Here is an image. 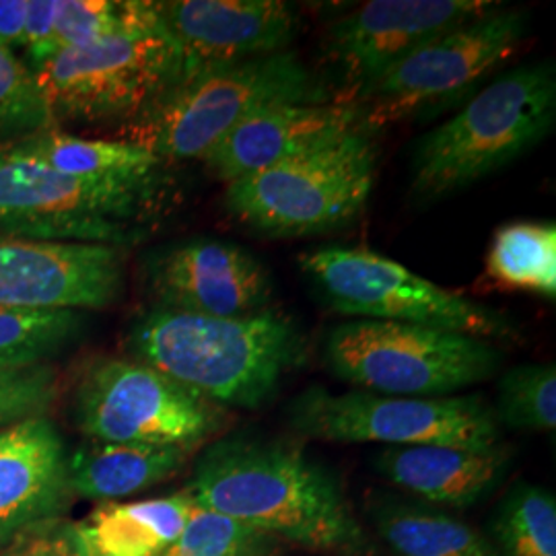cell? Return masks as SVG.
Here are the masks:
<instances>
[{
    "label": "cell",
    "mask_w": 556,
    "mask_h": 556,
    "mask_svg": "<svg viewBox=\"0 0 556 556\" xmlns=\"http://www.w3.org/2000/svg\"><path fill=\"white\" fill-rule=\"evenodd\" d=\"M186 491L197 507L275 540L332 556H374L337 475L301 447L258 435L208 443Z\"/></svg>",
    "instance_id": "cell-1"
},
{
    "label": "cell",
    "mask_w": 556,
    "mask_h": 556,
    "mask_svg": "<svg viewBox=\"0 0 556 556\" xmlns=\"http://www.w3.org/2000/svg\"><path fill=\"white\" fill-rule=\"evenodd\" d=\"M128 349L135 361L220 408L256 410L303 361L305 338L293 319L275 309L213 318L157 305L137 319Z\"/></svg>",
    "instance_id": "cell-2"
},
{
    "label": "cell",
    "mask_w": 556,
    "mask_h": 556,
    "mask_svg": "<svg viewBox=\"0 0 556 556\" xmlns=\"http://www.w3.org/2000/svg\"><path fill=\"white\" fill-rule=\"evenodd\" d=\"M318 75L293 50L241 60L181 79L139 118L119 126V139L161 163L204 160L243 119L289 103H326Z\"/></svg>",
    "instance_id": "cell-3"
},
{
    "label": "cell",
    "mask_w": 556,
    "mask_h": 556,
    "mask_svg": "<svg viewBox=\"0 0 556 556\" xmlns=\"http://www.w3.org/2000/svg\"><path fill=\"white\" fill-rule=\"evenodd\" d=\"M555 62L519 66L484 87L418 142L410 190L435 200L514 163L555 128Z\"/></svg>",
    "instance_id": "cell-4"
},
{
    "label": "cell",
    "mask_w": 556,
    "mask_h": 556,
    "mask_svg": "<svg viewBox=\"0 0 556 556\" xmlns=\"http://www.w3.org/2000/svg\"><path fill=\"white\" fill-rule=\"evenodd\" d=\"M31 75L52 128L126 126L181 79V54L155 15L139 27L59 52Z\"/></svg>",
    "instance_id": "cell-5"
},
{
    "label": "cell",
    "mask_w": 556,
    "mask_h": 556,
    "mask_svg": "<svg viewBox=\"0 0 556 556\" xmlns=\"http://www.w3.org/2000/svg\"><path fill=\"white\" fill-rule=\"evenodd\" d=\"M334 378L386 396H454L493 378L503 363L486 340L418 324L353 319L324 344Z\"/></svg>",
    "instance_id": "cell-6"
},
{
    "label": "cell",
    "mask_w": 556,
    "mask_h": 556,
    "mask_svg": "<svg viewBox=\"0 0 556 556\" xmlns=\"http://www.w3.org/2000/svg\"><path fill=\"white\" fill-rule=\"evenodd\" d=\"M378 153L371 135L346 137L227 184L233 217L273 238L332 231L355 219L376 184Z\"/></svg>",
    "instance_id": "cell-7"
},
{
    "label": "cell",
    "mask_w": 556,
    "mask_h": 556,
    "mask_svg": "<svg viewBox=\"0 0 556 556\" xmlns=\"http://www.w3.org/2000/svg\"><path fill=\"white\" fill-rule=\"evenodd\" d=\"M299 266L342 316L431 326L486 342L519 338V326L507 314L452 293L369 248L326 245L301 254Z\"/></svg>",
    "instance_id": "cell-8"
},
{
    "label": "cell",
    "mask_w": 556,
    "mask_h": 556,
    "mask_svg": "<svg viewBox=\"0 0 556 556\" xmlns=\"http://www.w3.org/2000/svg\"><path fill=\"white\" fill-rule=\"evenodd\" d=\"M287 415L295 433L328 443L462 450H491L501 443L497 415L478 394L406 397L365 390L334 394L312 386L291 400Z\"/></svg>",
    "instance_id": "cell-9"
},
{
    "label": "cell",
    "mask_w": 556,
    "mask_h": 556,
    "mask_svg": "<svg viewBox=\"0 0 556 556\" xmlns=\"http://www.w3.org/2000/svg\"><path fill=\"white\" fill-rule=\"evenodd\" d=\"M80 433L91 441L197 452L227 427L219 404L135 358H98L73 397Z\"/></svg>",
    "instance_id": "cell-10"
},
{
    "label": "cell",
    "mask_w": 556,
    "mask_h": 556,
    "mask_svg": "<svg viewBox=\"0 0 556 556\" xmlns=\"http://www.w3.org/2000/svg\"><path fill=\"white\" fill-rule=\"evenodd\" d=\"M153 179L60 174L0 144V233L41 241L118 245L135 239Z\"/></svg>",
    "instance_id": "cell-11"
},
{
    "label": "cell",
    "mask_w": 556,
    "mask_h": 556,
    "mask_svg": "<svg viewBox=\"0 0 556 556\" xmlns=\"http://www.w3.org/2000/svg\"><path fill=\"white\" fill-rule=\"evenodd\" d=\"M523 34L526 15L497 7L420 43L353 98L361 112V130L371 135L466 91L514 56Z\"/></svg>",
    "instance_id": "cell-12"
},
{
    "label": "cell",
    "mask_w": 556,
    "mask_h": 556,
    "mask_svg": "<svg viewBox=\"0 0 556 556\" xmlns=\"http://www.w3.org/2000/svg\"><path fill=\"white\" fill-rule=\"evenodd\" d=\"M124 289L118 245L41 241L0 233V307L105 309Z\"/></svg>",
    "instance_id": "cell-13"
},
{
    "label": "cell",
    "mask_w": 556,
    "mask_h": 556,
    "mask_svg": "<svg viewBox=\"0 0 556 556\" xmlns=\"http://www.w3.org/2000/svg\"><path fill=\"white\" fill-rule=\"evenodd\" d=\"M486 0H371L330 23L324 50L353 89L349 100L420 43L497 9Z\"/></svg>",
    "instance_id": "cell-14"
},
{
    "label": "cell",
    "mask_w": 556,
    "mask_h": 556,
    "mask_svg": "<svg viewBox=\"0 0 556 556\" xmlns=\"http://www.w3.org/2000/svg\"><path fill=\"white\" fill-rule=\"evenodd\" d=\"M144 280L160 307L213 318L268 309L273 278L250 250L225 239L197 238L155 250Z\"/></svg>",
    "instance_id": "cell-15"
},
{
    "label": "cell",
    "mask_w": 556,
    "mask_h": 556,
    "mask_svg": "<svg viewBox=\"0 0 556 556\" xmlns=\"http://www.w3.org/2000/svg\"><path fill=\"white\" fill-rule=\"evenodd\" d=\"M181 54V77L289 50L295 9L280 0H163L155 2Z\"/></svg>",
    "instance_id": "cell-16"
},
{
    "label": "cell",
    "mask_w": 556,
    "mask_h": 556,
    "mask_svg": "<svg viewBox=\"0 0 556 556\" xmlns=\"http://www.w3.org/2000/svg\"><path fill=\"white\" fill-rule=\"evenodd\" d=\"M355 130H361V112L353 101L277 105L243 119L202 161L229 184L332 144Z\"/></svg>",
    "instance_id": "cell-17"
},
{
    "label": "cell",
    "mask_w": 556,
    "mask_h": 556,
    "mask_svg": "<svg viewBox=\"0 0 556 556\" xmlns=\"http://www.w3.org/2000/svg\"><path fill=\"white\" fill-rule=\"evenodd\" d=\"M73 491L68 454L48 415L0 431V548L29 528L66 517Z\"/></svg>",
    "instance_id": "cell-18"
},
{
    "label": "cell",
    "mask_w": 556,
    "mask_h": 556,
    "mask_svg": "<svg viewBox=\"0 0 556 556\" xmlns=\"http://www.w3.org/2000/svg\"><path fill=\"white\" fill-rule=\"evenodd\" d=\"M511 454L445 445L386 447L374 457L378 475L429 503L466 509L489 497L509 470Z\"/></svg>",
    "instance_id": "cell-19"
},
{
    "label": "cell",
    "mask_w": 556,
    "mask_h": 556,
    "mask_svg": "<svg viewBox=\"0 0 556 556\" xmlns=\"http://www.w3.org/2000/svg\"><path fill=\"white\" fill-rule=\"evenodd\" d=\"M188 456L181 447L87 439L68 454V484L75 497L118 503L176 477Z\"/></svg>",
    "instance_id": "cell-20"
},
{
    "label": "cell",
    "mask_w": 556,
    "mask_h": 556,
    "mask_svg": "<svg viewBox=\"0 0 556 556\" xmlns=\"http://www.w3.org/2000/svg\"><path fill=\"white\" fill-rule=\"evenodd\" d=\"M194 511L197 503L184 489L167 497L101 503L77 528L89 556H160Z\"/></svg>",
    "instance_id": "cell-21"
},
{
    "label": "cell",
    "mask_w": 556,
    "mask_h": 556,
    "mask_svg": "<svg viewBox=\"0 0 556 556\" xmlns=\"http://www.w3.org/2000/svg\"><path fill=\"white\" fill-rule=\"evenodd\" d=\"M4 147L77 178L153 179L163 165L132 142L85 139L62 128H46L25 139L4 142Z\"/></svg>",
    "instance_id": "cell-22"
},
{
    "label": "cell",
    "mask_w": 556,
    "mask_h": 556,
    "mask_svg": "<svg viewBox=\"0 0 556 556\" xmlns=\"http://www.w3.org/2000/svg\"><path fill=\"white\" fill-rule=\"evenodd\" d=\"M371 523L396 556H501L491 538L438 509L379 501Z\"/></svg>",
    "instance_id": "cell-23"
},
{
    "label": "cell",
    "mask_w": 556,
    "mask_h": 556,
    "mask_svg": "<svg viewBox=\"0 0 556 556\" xmlns=\"http://www.w3.org/2000/svg\"><path fill=\"white\" fill-rule=\"evenodd\" d=\"M486 275L501 287L555 301V223L519 220L498 227L489 250Z\"/></svg>",
    "instance_id": "cell-24"
},
{
    "label": "cell",
    "mask_w": 556,
    "mask_h": 556,
    "mask_svg": "<svg viewBox=\"0 0 556 556\" xmlns=\"http://www.w3.org/2000/svg\"><path fill=\"white\" fill-rule=\"evenodd\" d=\"M157 15L155 2L140 0H59V13L50 40L38 54L25 60L36 71L64 50L83 48L119 31L139 27Z\"/></svg>",
    "instance_id": "cell-25"
},
{
    "label": "cell",
    "mask_w": 556,
    "mask_h": 556,
    "mask_svg": "<svg viewBox=\"0 0 556 556\" xmlns=\"http://www.w3.org/2000/svg\"><path fill=\"white\" fill-rule=\"evenodd\" d=\"M85 314L75 309H11L0 307V369L46 365L83 330Z\"/></svg>",
    "instance_id": "cell-26"
},
{
    "label": "cell",
    "mask_w": 556,
    "mask_h": 556,
    "mask_svg": "<svg viewBox=\"0 0 556 556\" xmlns=\"http://www.w3.org/2000/svg\"><path fill=\"white\" fill-rule=\"evenodd\" d=\"M501 556H556V498L536 484H517L491 523Z\"/></svg>",
    "instance_id": "cell-27"
},
{
    "label": "cell",
    "mask_w": 556,
    "mask_h": 556,
    "mask_svg": "<svg viewBox=\"0 0 556 556\" xmlns=\"http://www.w3.org/2000/svg\"><path fill=\"white\" fill-rule=\"evenodd\" d=\"M498 425L517 431L553 433L556 427L555 363L517 365L498 379Z\"/></svg>",
    "instance_id": "cell-28"
},
{
    "label": "cell",
    "mask_w": 556,
    "mask_h": 556,
    "mask_svg": "<svg viewBox=\"0 0 556 556\" xmlns=\"http://www.w3.org/2000/svg\"><path fill=\"white\" fill-rule=\"evenodd\" d=\"M277 540L197 507L178 540L160 556H270Z\"/></svg>",
    "instance_id": "cell-29"
},
{
    "label": "cell",
    "mask_w": 556,
    "mask_h": 556,
    "mask_svg": "<svg viewBox=\"0 0 556 556\" xmlns=\"http://www.w3.org/2000/svg\"><path fill=\"white\" fill-rule=\"evenodd\" d=\"M46 128L52 122L38 83L17 52L0 43V140L13 142Z\"/></svg>",
    "instance_id": "cell-30"
},
{
    "label": "cell",
    "mask_w": 556,
    "mask_h": 556,
    "mask_svg": "<svg viewBox=\"0 0 556 556\" xmlns=\"http://www.w3.org/2000/svg\"><path fill=\"white\" fill-rule=\"evenodd\" d=\"M56 396L59 378L50 363L0 369V431L25 418L48 415Z\"/></svg>",
    "instance_id": "cell-31"
},
{
    "label": "cell",
    "mask_w": 556,
    "mask_h": 556,
    "mask_svg": "<svg viewBox=\"0 0 556 556\" xmlns=\"http://www.w3.org/2000/svg\"><path fill=\"white\" fill-rule=\"evenodd\" d=\"M0 556H89L77 521L50 519L29 528L0 548Z\"/></svg>",
    "instance_id": "cell-32"
},
{
    "label": "cell",
    "mask_w": 556,
    "mask_h": 556,
    "mask_svg": "<svg viewBox=\"0 0 556 556\" xmlns=\"http://www.w3.org/2000/svg\"><path fill=\"white\" fill-rule=\"evenodd\" d=\"M59 13V0H27L25 29H23V62L38 54L43 43L50 40Z\"/></svg>",
    "instance_id": "cell-33"
},
{
    "label": "cell",
    "mask_w": 556,
    "mask_h": 556,
    "mask_svg": "<svg viewBox=\"0 0 556 556\" xmlns=\"http://www.w3.org/2000/svg\"><path fill=\"white\" fill-rule=\"evenodd\" d=\"M27 0H0V43L21 50Z\"/></svg>",
    "instance_id": "cell-34"
}]
</instances>
